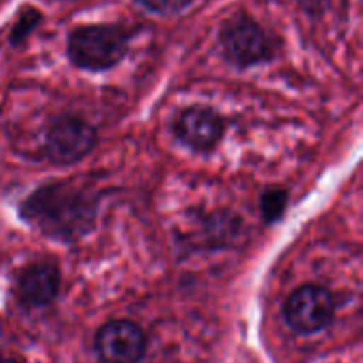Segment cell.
Listing matches in <instances>:
<instances>
[{"mask_svg": "<svg viewBox=\"0 0 363 363\" xmlns=\"http://www.w3.org/2000/svg\"><path fill=\"white\" fill-rule=\"evenodd\" d=\"M99 197L73 181H53L35 188L20 204V216L43 236L73 243L96 225Z\"/></svg>", "mask_w": 363, "mask_h": 363, "instance_id": "1", "label": "cell"}, {"mask_svg": "<svg viewBox=\"0 0 363 363\" xmlns=\"http://www.w3.org/2000/svg\"><path fill=\"white\" fill-rule=\"evenodd\" d=\"M133 30L123 23L78 25L67 35V57L78 69L106 71L124 60Z\"/></svg>", "mask_w": 363, "mask_h": 363, "instance_id": "2", "label": "cell"}, {"mask_svg": "<svg viewBox=\"0 0 363 363\" xmlns=\"http://www.w3.org/2000/svg\"><path fill=\"white\" fill-rule=\"evenodd\" d=\"M225 59L238 69L269 62L277 53L275 39L259 21L245 13L227 18L218 32Z\"/></svg>", "mask_w": 363, "mask_h": 363, "instance_id": "3", "label": "cell"}, {"mask_svg": "<svg viewBox=\"0 0 363 363\" xmlns=\"http://www.w3.org/2000/svg\"><path fill=\"white\" fill-rule=\"evenodd\" d=\"M96 140L98 133L91 123L77 116H60L46 130L45 155L55 165H71L85 158Z\"/></svg>", "mask_w": 363, "mask_h": 363, "instance_id": "4", "label": "cell"}, {"mask_svg": "<svg viewBox=\"0 0 363 363\" xmlns=\"http://www.w3.org/2000/svg\"><path fill=\"white\" fill-rule=\"evenodd\" d=\"M284 318L291 330L311 335L328 328L335 318V301L332 293L319 286H301L287 298Z\"/></svg>", "mask_w": 363, "mask_h": 363, "instance_id": "5", "label": "cell"}, {"mask_svg": "<svg viewBox=\"0 0 363 363\" xmlns=\"http://www.w3.org/2000/svg\"><path fill=\"white\" fill-rule=\"evenodd\" d=\"M94 351L101 363H140L147 351V337L137 323L116 319L98 330Z\"/></svg>", "mask_w": 363, "mask_h": 363, "instance_id": "6", "label": "cell"}, {"mask_svg": "<svg viewBox=\"0 0 363 363\" xmlns=\"http://www.w3.org/2000/svg\"><path fill=\"white\" fill-rule=\"evenodd\" d=\"M223 121L208 106H190L177 116L174 123L176 137L194 151H211L222 140Z\"/></svg>", "mask_w": 363, "mask_h": 363, "instance_id": "7", "label": "cell"}, {"mask_svg": "<svg viewBox=\"0 0 363 363\" xmlns=\"http://www.w3.org/2000/svg\"><path fill=\"white\" fill-rule=\"evenodd\" d=\"M60 289V272L52 262H35L18 275L16 300L25 311L45 308L55 301Z\"/></svg>", "mask_w": 363, "mask_h": 363, "instance_id": "8", "label": "cell"}, {"mask_svg": "<svg viewBox=\"0 0 363 363\" xmlns=\"http://www.w3.org/2000/svg\"><path fill=\"white\" fill-rule=\"evenodd\" d=\"M43 21V13L34 6H25L21 7L20 13H18L16 21L13 23V28H11L9 41L13 46L21 45L35 28L39 27V23Z\"/></svg>", "mask_w": 363, "mask_h": 363, "instance_id": "9", "label": "cell"}, {"mask_svg": "<svg viewBox=\"0 0 363 363\" xmlns=\"http://www.w3.org/2000/svg\"><path fill=\"white\" fill-rule=\"evenodd\" d=\"M286 206H287L286 191L279 190V188L268 190L261 199L262 218H264L268 223L277 222V220L282 218L284 211H286Z\"/></svg>", "mask_w": 363, "mask_h": 363, "instance_id": "10", "label": "cell"}, {"mask_svg": "<svg viewBox=\"0 0 363 363\" xmlns=\"http://www.w3.org/2000/svg\"><path fill=\"white\" fill-rule=\"evenodd\" d=\"M145 11L160 16H172L183 13L194 4V0H137Z\"/></svg>", "mask_w": 363, "mask_h": 363, "instance_id": "11", "label": "cell"}, {"mask_svg": "<svg viewBox=\"0 0 363 363\" xmlns=\"http://www.w3.org/2000/svg\"><path fill=\"white\" fill-rule=\"evenodd\" d=\"M0 363H21V362L14 360V358H2V357H0Z\"/></svg>", "mask_w": 363, "mask_h": 363, "instance_id": "12", "label": "cell"}]
</instances>
